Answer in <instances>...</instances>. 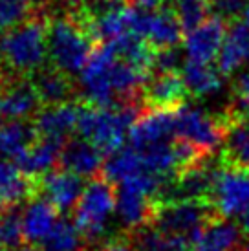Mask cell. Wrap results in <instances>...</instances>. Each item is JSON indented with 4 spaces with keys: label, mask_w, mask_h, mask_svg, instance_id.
<instances>
[{
    "label": "cell",
    "mask_w": 249,
    "mask_h": 251,
    "mask_svg": "<svg viewBox=\"0 0 249 251\" xmlns=\"http://www.w3.org/2000/svg\"><path fill=\"white\" fill-rule=\"evenodd\" d=\"M50 21L51 13L44 7L0 35V70L7 79L31 77L46 66Z\"/></svg>",
    "instance_id": "obj_1"
},
{
    "label": "cell",
    "mask_w": 249,
    "mask_h": 251,
    "mask_svg": "<svg viewBox=\"0 0 249 251\" xmlns=\"http://www.w3.org/2000/svg\"><path fill=\"white\" fill-rule=\"evenodd\" d=\"M97 42L81 7L62 9L51 17L48 31V64L70 77L83 72Z\"/></svg>",
    "instance_id": "obj_2"
},
{
    "label": "cell",
    "mask_w": 249,
    "mask_h": 251,
    "mask_svg": "<svg viewBox=\"0 0 249 251\" xmlns=\"http://www.w3.org/2000/svg\"><path fill=\"white\" fill-rule=\"evenodd\" d=\"M147 112L143 103H130L116 108H97L81 101V112L77 121L79 138L90 141L103 156H112L123 149L126 132Z\"/></svg>",
    "instance_id": "obj_3"
},
{
    "label": "cell",
    "mask_w": 249,
    "mask_h": 251,
    "mask_svg": "<svg viewBox=\"0 0 249 251\" xmlns=\"http://www.w3.org/2000/svg\"><path fill=\"white\" fill-rule=\"evenodd\" d=\"M118 207V189L104 176L92 178L74 209V224L86 244L101 240L110 216Z\"/></svg>",
    "instance_id": "obj_4"
},
{
    "label": "cell",
    "mask_w": 249,
    "mask_h": 251,
    "mask_svg": "<svg viewBox=\"0 0 249 251\" xmlns=\"http://www.w3.org/2000/svg\"><path fill=\"white\" fill-rule=\"evenodd\" d=\"M218 215L207 200L185 202H156L152 226L167 235L189 238L194 244L200 231Z\"/></svg>",
    "instance_id": "obj_5"
},
{
    "label": "cell",
    "mask_w": 249,
    "mask_h": 251,
    "mask_svg": "<svg viewBox=\"0 0 249 251\" xmlns=\"http://www.w3.org/2000/svg\"><path fill=\"white\" fill-rule=\"evenodd\" d=\"M216 213L224 218L242 216L249 209V171L225 160L218 161L215 185L209 196Z\"/></svg>",
    "instance_id": "obj_6"
},
{
    "label": "cell",
    "mask_w": 249,
    "mask_h": 251,
    "mask_svg": "<svg viewBox=\"0 0 249 251\" xmlns=\"http://www.w3.org/2000/svg\"><path fill=\"white\" fill-rule=\"evenodd\" d=\"M229 128L222 116H211L200 108L183 106L176 112V138L191 143L201 152L215 156L218 147L227 141Z\"/></svg>",
    "instance_id": "obj_7"
},
{
    "label": "cell",
    "mask_w": 249,
    "mask_h": 251,
    "mask_svg": "<svg viewBox=\"0 0 249 251\" xmlns=\"http://www.w3.org/2000/svg\"><path fill=\"white\" fill-rule=\"evenodd\" d=\"M42 103L29 77L9 79L0 88V119L2 121H33Z\"/></svg>",
    "instance_id": "obj_8"
},
{
    "label": "cell",
    "mask_w": 249,
    "mask_h": 251,
    "mask_svg": "<svg viewBox=\"0 0 249 251\" xmlns=\"http://www.w3.org/2000/svg\"><path fill=\"white\" fill-rule=\"evenodd\" d=\"M189 98L180 72H154L143 88V105L147 110L178 112Z\"/></svg>",
    "instance_id": "obj_9"
},
{
    "label": "cell",
    "mask_w": 249,
    "mask_h": 251,
    "mask_svg": "<svg viewBox=\"0 0 249 251\" xmlns=\"http://www.w3.org/2000/svg\"><path fill=\"white\" fill-rule=\"evenodd\" d=\"M130 147L134 151H147L150 147L176 140V112L147 110L134 123L128 132Z\"/></svg>",
    "instance_id": "obj_10"
},
{
    "label": "cell",
    "mask_w": 249,
    "mask_h": 251,
    "mask_svg": "<svg viewBox=\"0 0 249 251\" xmlns=\"http://www.w3.org/2000/svg\"><path fill=\"white\" fill-rule=\"evenodd\" d=\"M79 112H81V99L70 101L64 105L44 106L39 110L31 123L39 138L66 143L68 140H72V134L77 132Z\"/></svg>",
    "instance_id": "obj_11"
},
{
    "label": "cell",
    "mask_w": 249,
    "mask_h": 251,
    "mask_svg": "<svg viewBox=\"0 0 249 251\" xmlns=\"http://www.w3.org/2000/svg\"><path fill=\"white\" fill-rule=\"evenodd\" d=\"M227 35V22L220 17H211L207 22L185 35V53L189 61L200 64H211L220 55Z\"/></svg>",
    "instance_id": "obj_12"
},
{
    "label": "cell",
    "mask_w": 249,
    "mask_h": 251,
    "mask_svg": "<svg viewBox=\"0 0 249 251\" xmlns=\"http://www.w3.org/2000/svg\"><path fill=\"white\" fill-rule=\"evenodd\" d=\"M41 196V180L24 175L13 161H0V203L11 209Z\"/></svg>",
    "instance_id": "obj_13"
},
{
    "label": "cell",
    "mask_w": 249,
    "mask_h": 251,
    "mask_svg": "<svg viewBox=\"0 0 249 251\" xmlns=\"http://www.w3.org/2000/svg\"><path fill=\"white\" fill-rule=\"evenodd\" d=\"M29 79L33 83L37 96L41 99L42 108L64 105V103L79 99V88L75 86L74 79L68 74L57 70L51 64H46L42 70L33 74Z\"/></svg>",
    "instance_id": "obj_14"
},
{
    "label": "cell",
    "mask_w": 249,
    "mask_h": 251,
    "mask_svg": "<svg viewBox=\"0 0 249 251\" xmlns=\"http://www.w3.org/2000/svg\"><path fill=\"white\" fill-rule=\"evenodd\" d=\"M103 152L83 138H72L62 147L59 169L79 178H97L103 173Z\"/></svg>",
    "instance_id": "obj_15"
},
{
    "label": "cell",
    "mask_w": 249,
    "mask_h": 251,
    "mask_svg": "<svg viewBox=\"0 0 249 251\" xmlns=\"http://www.w3.org/2000/svg\"><path fill=\"white\" fill-rule=\"evenodd\" d=\"M83 191V178L62 169H55L41 178V195L48 198L59 213H70L75 209Z\"/></svg>",
    "instance_id": "obj_16"
},
{
    "label": "cell",
    "mask_w": 249,
    "mask_h": 251,
    "mask_svg": "<svg viewBox=\"0 0 249 251\" xmlns=\"http://www.w3.org/2000/svg\"><path fill=\"white\" fill-rule=\"evenodd\" d=\"M143 39L156 51L178 48V44L183 39V28H181L173 7L161 6L158 9L149 11Z\"/></svg>",
    "instance_id": "obj_17"
},
{
    "label": "cell",
    "mask_w": 249,
    "mask_h": 251,
    "mask_svg": "<svg viewBox=\"0 0 249 251\" xmlns=\"http://www.w3.org/2000/svg\"><path fill=\"white\" fill-rule=\"evenodd\" d=\"M66 143L48 138H37L24 152L13 160V163L21 169L24 175L41 180L42 176L59 169L62 147Z\"/></svg>",
    "instance_id": "obj_18"
},
{
    "label": "cell",
    "mask_w": 249,
    "mask_h": 251,
    "mask_svg": "<svg viewBox=\"0 0 249 251\" xmlns=\"http://www.w3.org/2000/svg\"><path fill=\"white\" fill-rule=\"evenodd\" d=\"M242 244L244 233L238 222L216 215L200 231L193 244V251H240Z\"/></svg>",
    "instance_id": "obj_19"
},
{
    "label": "cell",
    "mask_w": 249,
    "mask_h": 251,
    "mask_svg": "<svg viewBox=\"0 0 249 251\" xmlns=\"http://www.w3.org/2000/svg\"><path fill=\"white\" fill-rule=\"evenodd\" d=\"M154 211H156V200L154 198L143 195V193H138L134 189L124 187V185L118 187L116 213H118L121 224L126 227V233L152 224Z\"/></svg>",
    "instance_id": "obj_20"
},
{
    "label": "cell",
    "mask_w": 249,
    "mask_h": 251,
    "mask_svg": "<svg viewBox=\"0 0 249 251\" xmlns=\"http://www.w3.org/2000/svg\"><path fill=\"white\" fill-rule=\"evenodd\" d=\"M249 63V24L235 21L227 24V35L218 55V72L229 77Z\"/></svg>",
    "instance_id": "obj_21"
},
{
    "label": "cell",
    "mask_w": 249,
    "mask_h": 251,
    "mask_svg": "<svg viewBox=\"0 0 249 251\" xmlns=\"http://www.w3.org/2000/svg\"><path fill=\"white\" fill-rule=\"evenodd\" d=\"M57 216L59 211L55 209V205L42 195L28 202V207L22 213V229L26 242L41 244L59 222Z\"/></svg>",
    "instance_id": "obj_22"
},
{
    "label": "cell",
    "mask_w": 249,
    "mask_h": 251,
    "mask_svg": "<svg viewBox=\"0 0 249 251\" xmlns=\"http://www.w3.org/2000/svg\"><path fill=\"white\" fill-rule=\"evenodd\" d=\"M180 75L189 96L194 99L213 96L222 88V74L215 70L211 64L185 61L180 70Z\"/></svg>",
    "instance_id": "obj_23"
},
{
    "label": "cell",
    "mask_w": 249,
    "mask_h": 251,
    "mask_svg": "<svg viewBox=\"0 0 249 251\" xmlns=\"http://www.w3.org/2000/svg\"><path fill=\"white\" fill-rule=\"evenodd\" d=\"M39 136L31 121H2L0 123V156L17 160Z\"/></svg>",
    "instance_id": "obj_24"
},
{
    "label": "cell",
    "mask_w": 249,
    "mask_h": 251,
    "mask_svg": "<svg viewBox=\"0 0 249 251\" xmlns=\"http://www.w3.org/2000/svg\"><path fill=\"white\" fill-rule=\"evenodd\" d=\"M139 173H143L141 158H139L138 151H134L128 145L126 149H121L116 154H112L108 160H104L101 176H104L114 185H119V183H123Z\"/></svg>",
    "instance_id": "obj_25"
},
{
    "label": "cell",
    "mask_w": 249,
    "mask_h": 251,
    "mask_svg": "<svg viewBox=\"0 0 249 251\" xmlns=\"http://www.w3.org/2000/svg\"><path fill=\"white\" fill-rule=\"evenodd\" d=\"M86 240L75 224L61 218L48 237L39 244V251H86Z\"/></svg>",
    "instance_id": "obj_26"
},
{
    "label": "cell",
    "mask_w": 249,
    "mask_h": 251,
    "mask_svg": "<svg viewBox=\"0 0 249 251\" xmlns=\"http://www.w3.org/2000/svg\"><path fill=\"white\" fill-rule=\"evenodd\" d=\"M48 0H0V35L41 11Z\"/></svg>",
    "instance_id": "obj_27"
},
{
    "label": "cell",
    "mask_w": 249,
    "mask_h": 251,
    "mask_svg": "<svg viewBox=\"0 0 249 251\" xmlns=\"http://www.w3.org/2000/svg\"><path fill=\"white\" fill-rule=\"evenodd\" d=\"M173 9L185 35L207 22L213 13L211 0H173Z\"/></svg>",
    "instance_id": "obj_28"
},
{
    "label": "cell",
    "mask_w": 249,
    "mask_h": 251,
    "mask_svg": "<svg viewBox=\"0 0 249 251\" xmlns=\"http://www.w3.org/2000/svg\"><path fill=\"white\" fill-rule=\"evenodd\" d=\"M24 240L22 213L19 207H11L0 216V251L19 250Z\"/></svg>",
    "instance_id": "obj_29"
},
{
    "label": "cell",
    "mask_w": 249,
    "mask_h": 251,
    "mask_svg": "<svg viewBox=\"0 0 249 251\" xmlns=\"http://www.w3.org/2000/svg\"><path fill=\"white\" fill-rule=\"evenodd\" d=\"M225 143H227V149L222 156L249 171V121L233 128Z\"/></svg>",
    "instance_id": "obj_30"
},
{
    "label": "cell",
    "mask_w": 249,
    "mask_h": 251,
    "mask_svg": "<svg viewBox=\"0 0 249 251\" xmlns=\"http://www.w3.org/2000/svg\"><path fill=\"white\" fill-rule=\"evenodd\" d=\"M90 251H132L130 246H128V240L126 237H119V238H112L104 244H99L97 248Z\"/></svg>",
    "instance_id": "obj_31"
},
{
    "label": "cell",
    "mask_w": 249,
    "mask_h": 251,
    "mask_svg": "<svg viewBox=\"0 0 249 251\" xmlns=\"http://www.w3.org/2000/svg\"><path fill=\"white\" fill-rule=\"evenodd\" d=\"M165 0H134V4H138L141 9H147V11H152V9H158L161 7Z\"/></svg>",
    "instance_id": "obj_32"
},
{
    "label": "cell",
    "mask_w": 249,
    "mask_h": 251,
    "mask_svg": "<svg viewBox=\"0 0 249 251\" xmlns=\"http://www.w3.org/2000/svg\"><path fill=\"white\" fill-rule=\"evenodd\" d=\"M238 226H240V229L246 237L249 238V209L244 213L242 216H238Z\"/></svg>",
    "instance_id": "obj_33"
},
{
    "label": "cell",
    "mask_w": 249,
    "mask_h": 251,
    "mask_svg": "<svg viewBox=\"0 0 249 251\" xmlns=\"http://www.w3.org/2000/svg\"><path fill=\"white\" fill-rule=\"evenodd\" d=\"M48 2H57V4H61L62 9H72V7H77L83 4V0H48Z\"/></svg>",
    "instance_id": "obj_34"
},
{
    "label": "cell",
    "mask_w": 249,
    "mask_h": 251,
    "mask_svg": "<svg viewBox=\"0 0 249 251\" xmlns=\"http://www.w3.org/2000/svg\"><path fill=\"white\" fill-rule=\"evenodd\" d=\"M13 251H39V248H35V246H22V248L13 250Z\"/></svg>",
    "instance_id": "obj_35"
},
{
    "label": "cell",
    "mask_w": 249,
    "mask_h": 251,
    "mask_svg": "<svg viewBox=\"0 0 249 251\" xmlns=\"http://www.w3.org/2000/svg\"><path fill=\"white\" fill-rule=\"evenodd\" d=\"M6 81H9V79H7V77L2 74V70H0V88H2V84L6 83Z\"/></svg>",
    "instance_id": "obj_36"
},
{
    "label": "cell",
    "mask_w": 249,
    "mask_h": 251,
    "mask_svg": "<svg viewBox=\"0 0 249 251\" xmlns=\"http://www.w3.org/2000/svg\"><path fill=\"white\" fill-rule=\"evenodd\" d=\"M244 17H246V22L249 24V2H248V6H246V11H244Z\"/></svg>",
    "instance_id": "obj_37"
},
{
    "label": "cell",
    "mask_w": 249,
    "mask_h": 251,
    "mask_svg": "<svg viewBox=\"0 0 249 251\" xmlns=\"http://www.w3.org/2000/svg\"><path fill=\"white\" fill-rule=\"evenodd\" d=\"M7 211V207H4V205H2V203H0V216L4 215V213H6Z\"/></svg>",
    "instance_id": "obj_38"
},
{
    "label": "cell",
    "mask_w": 249,
    "mask_h": 251,
    "mask_svg": "<svg viewBox=\"0 0 249 251\" xmlns=\"http://www.w3.org/2000/svg\"><path fill=\"white\" fill-rule=\"evenodd\" d=\"M132 2H134V0H132Z\"/></svg>",
    "instance_id": "obj_39"
}]
</instances>
